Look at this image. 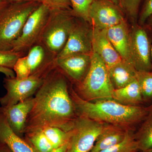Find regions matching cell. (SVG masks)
<instances>
[{"instance_id": "obj_1", "label": "cell", "mask_w": 152, "mask_h": 152, "mask_svg": "<svg viewBox=\"0 0 152 152\" xmlns=\"http://www.w3.org/2000/svg\"><path fill=\"white\" fill-rule=\"evenodd\" d=\"M69 90L67 77L56 66L35 94L24 134L47 126L69 132L79 116Z\"/></svg>"}, {"instance_id": "obj_2", "label": "cell", "mask_w": 152, "mask_h": 152, "mask_svg": "<svg viewBox=\"0 0 152 152\" xmlns=\"http://www.w3.org/2000/svg\"><path fill=\"white\" fill-rule=\"evenodd\" d=\"M70 94L77 113L95 121L132 129L148 113V107L123 104L113 99L89 102L81 98L72 87Z\"/></svg>"}, {"instance_id": "obj_3", "label": "cell", "mask_w": 152, "mask_h": 152, "mask_svg": "<svg viewBox=\"0 0 152 152\" xmlns=\"http://www.w3.org/2000/svg\"><path fill=\"white\" fill-rule=\"evenodd\" d=\"M41 3H10L0 12V50H11L14 42L21 34L28 18Z\"/></svg>"}, {"instance_id": "obj_4", "label": "cell", "mask_w": 152, "mask_h": 152, "mask_svg": "<svg viewBox=\"0 0 152 152\" xmlns=\"http://www.w3.org/2000/svg\"><path fill=\"white\" fill-rule=\"evenodd\" d=\"M91 65L86 77L76 85V92L82 99L89 102L112 99L114 88L108 69L96 53L91 54Z\"/></svg>"}, {"instance_id": "obj_5", "label": "cell", "mask_w": 152, "mask_h": 152, "mask_svg": "<svg viewBox=\"0 0 152 152\" xmlns=\"http://www.w3.org/2000/svg\"><path fill=\"white\" fill-rule=\"evenodd\" d=\"M76 18L72 10H50L38 42L55 58L65 46Z\"/></svg>"}, {"instance_id": "obj_6", "label": "cell", "mask_w": 152, "mask_h": 152, "mask_svg": "<svg viewBox=\"0 0 152 152\" xmlns=\"http://www.w3.org/2000/svg\"><path fill=\"white\" fill-rule=\"evenodd\" d=\"M55 59L26 78L19 80L16 77H6L4 80V86L7 93L0 98L1 107H9L33 96L56 66Z\"/></svg>"}, {"instance_id": "obj_7", "label": "cell", "mask_w": 152, "mask_h": 152, "mask_svg": "<svg viewBox=\"0 0 152 152\" xmlns=\"http://www.w3.org/2000/svg\"><path fill=\"white\" fill-rule=\"evenodd\" d=\"M106 124L79 115L69 134L67 152H90Z\"/></svg>"}, {"instance_id": "obj_8", "label": "cell", "mask_w": 152, "mask_h": 152, "mask_svg": "<svg viewBox=\"0 0 152 152\" xmlns=\"http://www.w3.org/2000/svg\"><path fill=\"white\" fill-rule=\"evenodd\" d=\"M50 12L48 7L41 3L28 18L21 34L14 42L11 50L26 56L31 48L39 42Z\"/></svg>"}, {"instance_id": "obj_9", "label": "cell", "mask_w": 152, "mask_h": 152, "mask_svg": "<svg viewBox=\"0 0 152 152\" xmlns=\"http://www.w3.org/2000/svg\"><path fill=\"white\" fill-rule=\"evenodd\" d=\"M151 48L145 29L134 24L130 30V50L133 65L137 71H152Z\"/></svg>"}, {"instance_id": "obj_10", "label": "cell", "mask_w": 152, "mask_h": 152, "mask_svg": "<svg viewBox=\"0 0 152 152\" xmlns=\"http://www.w3.org/2000/svg\"><path fill=\"white\" fill-rule=\"evenodd\" d=\"M92 36L91 25L83 19L76 18L65 46L57 58L75 54L91 53Z\"/></svg>"}, {"instance_id": "obj_11", "label": "cell", "mask_w": 152, "mask_h": 152, "mask_svg": "<svg viewBox=\"0 0 152 152\" xmlns=\"http://www.w3.org/2000/svg\"><path fill=\"white\" fill-rule=\"evenodd\" d=\"M124 12L119 6L106 0H94L89 18L92 27L107 30L125 20Z\"/></svg>"}, {"instance_id": "obj_12", "label": "cell", "mask_w": 152, "mask_h": 152, "mask_svg": "<svg viewBox=\"0 0 152 152\" xmlns=\"http://www.w3.org/2000/svg\"><path fill=\"white\" fill-rule=\"evenodd\" d=\"M91 54L77 53L62 58H57L55 63L57 67L69 78L76 85L83 81L91 65Z\"/></svg>"}, {"instance_id": "obj_13", "label": "cell", "mask_w": 152, "mask_h": 152, "mask_svg": "<svg viewBox=\"0 0 152 152\" xmlns=\"http://www.w3.org/2000/svg\"><path fill=\"white\" fill-rule=\"evenodd\" d=\"M33 104L32 96L9 107H0L11 129L20 137L24 134L27 118Z\"/></svg>"}, {"instance_id": "obj_14", "label": "cell", "mask_w": 152, "mask_h": 152, "mask_svg": "<svg viewBox=\"0 0 152 152\" xmlns=\"http://www.w3.org/2000/svg\"><path fill=\"white\" fill-rule=\"evenodd\" d=\"M92 52L100 57L107 68L122 60L108 38L107 30L93 27Z\"/></svg>"}, {"instance_id": "obj_15", "label": "cell", "mask_w": 152, "mask_h": 152, "mask_svg": "<svg viewBox=\"0 0 152 152\" xmlns=\"http://www.w3.org/2000/svg\"><path fill=\"white\" fill-rule=\"evenodd\" d=\"M107 34L122 60L133 65L130 50V30L126 21L125 20L119 24L109 28L107 30Z\"/></svg>"}, {"instance_id": "obj_16", "label": "cell", "mask_w": 152, "mask_h": 152, "mask_svg": "<svg viewBox=\"0 0 152 152\" xmlns=\"http://www.w3.org/2000/svg\"><path fill=\"white\" fill-rule=\"evenodd\" d=\"M0 144L6 145L12 152H36L29 144L12 130L1 108Z\"/></svg>"}, {"instance_id": "obj_17", "label": "cell", "mask_w": 152, "mask_h": 152, "mask_svg": "<svg viewBox=\"0 0 152 152\" xmlns=\"http://www.w3.org/2000/svg\"><path fill=\"white\" fill-rule=\"evenodd\" d=\"M128 129L117 125L106 124L90 152H99L120 142L124 138Z\"/></svg>"}, {"instance_id": "obj_18", "label": "cell", "mask_w": 152, "mask_h": 152, "mask_svg": "<svg viewBox=\"0 0 152 152\" xmlns=\"http://www.w3.org/2000/svg\"><path fill=\"white\" fill-rule=\"evenodd\" d=\"M108 69L114 89L124 87L136 80L137 70L132 64L124 60H122Z\"/></svg>"}, {"instance_id": "obj_19", "label": "cell", "mask_w": 152, "mask_h": 152, "mask_svg": "<svg viewBox=\"0 0 152 152\" xmlns=\"http://www.w3.org/2000/svg\"><path fill=\"white\" fill-rule=\"evenodd\" d=\"M112 99L128 106H142L144 103L137 79L124 87L114 89Z\"/></svg>"}, {"instance_id": "obj_20", "label": "cell", "mask_w": 152, "mask_h": 152, "mask_svg": "<svg viewBox=\"0 0 152 152\" xmlns=\"http://www.w3.org/2000/svg\"><path fill=\"white\" fill-rule=\"evenodd\" d=\"M26 56L31 75L56 59L39 42L31 48Z\"/></svg>"}, {"instance_id": "obj_21", "label": "cell", "mask_w": 152, "mask_h": 152, "mask_svg": "<svg viewBox=\"0 0 152 152\" xmlns=\"http://www.w3.org/2000/svg\"><path fill=\"white\" fill-rule=\"evenodd\" d=\"M148 113L134 134L140 152L152 148V106L148 107Z\"/></svg>"}, {"instance_id": "obj_22", "label": "cell", "mask_w": 152, "mask_h": 152, "mask_svg": "<svg viewBox=\"0 0 152 152\" xmlns=\"http://www.w3.org/2000/svg\"><path fill=\"white\" fill-rule=\"evenodd\" d=\"M24 134L36 152H50L54 149L42 130H34Z\"/></svg>"}, {"instance_id": "obj_23", "label": "cell", "mask_w": 152, "mask_h": 152, "mask_svg": "<svg viewBox=\"0 0 152 152\" xmlns=\"http://www.w3.org/2000/svg\"><path fill=\"white\" fill-rule=\"evenodd\" d=\"M138 145L132 129H127L124 140L107 149L99 152H139Z\"/></svg>"}, {"instance_id": "obj_24", "label": "cell", "mask_w": 152, "mask_h": 152, "mask_svg": "<svg viewBox=\"0 0 152 152\" xmlns=\"http://www.w3.org/2000/svg\"><path fill=\"white\" fill-rule=\"evenodd\" d=\"M136 79L140 86L144 103L151 102L152 71H137Z\"/></svg>"}, {"instance_id": "obj_25", "label": "cell", "mask_w": 152, "mask_h": 152, "mask_svg": "<svg viewBox=\"0 0 152 152\" xmlns=\"http://www.w3.org/2000/svg\"><path fill=\"white\" fill-rule=\"evenodd\" d=\"M42 129L54 149L59 148L68 141V133L59 128L47 126Z\"/></svg>"}, {"instance_id": "obj_26", "label": "cell", "mask_w": 152, "mask_h": 152, "mask_svg": "<svg viewBox=\"0 0 152 152\" xmlns=\"http://www.w3.org/2000/svg\"><path fill=\"white\" fill-rule=\"evenodd\" d=\"M94 0H69L70 2L72 13L90 23L89 13Z\"/></svg>"}, {"instance_id": "obj_27", "label": "cell", "mask_w": 152, "mask_h": 152, "mask_svg": "<svg viewBox=\"0 0 152 152\" xmlns=\"http://www.w3.org/2000/svg\"><path fill=\"white\" fill-rule=\"evenodd\" d=\"M24 56L20 53L12 50H0V67H5L13 69L15 64L20 57Z\"/></svg>"}, {"instance_id": "obj_28", "label": "cell", "mask_w": 152, "mask_h": 152, "mask_svg": "<svg viewBox=\"0 0 152 152\" xmlns=\"http://www.w3.org/2000/svg\"><path fill=\"white\" fill-rule=\"evenodd\" d=\"M141 1V0H121L119 7L128 16L136 21L138 15Z\"/></svg>"}, {"instance_id": "obj_29", "label": "cell", "mask_w": 152, "mask_h": 152, "mask_svg": "<svg viewBox=\"0 0 152 152\" xmlns=\"http://www.w3.org/2000/svg\"><path fill=\"white\" fill-rule=\"evenodd\" d=\"M13 70L15 74L16 77L19 80L26 78L31 75L26 56L20 57L18 59Z\"/></svg>"}, {"instance_id": "obj_30", "label": "cell", "mask_w": 152, "mask_h": 152, "mask_svg": "<svg viewBox=\"0 0 152 152\" xmlns=\"http://www.w3.org/2000/svg\"><path fill=\"white\" fill-rule=\"evenodd\" d=\"M42 4L50 10H72L69 0H41Z\"/></svg>"}, {"instance_id": "obj_31", "label": "cell", "mask_w": 152, "mask_h": 152, "mask_svg": "<svg viewBox=\"0 0 152 152\" xmlns=\"http://www.w3.org/2000/svg\"><path fill=\"white\" fill-rule=\"evenodd\" d=\"M152 15V0H145L140 13L139 25H144L147 20Z\"/></svg>"}, {"instance_id": "obj_32", "label": "cell", "mask_w": 152, "mask_h": 152, "mask_svg": "<svg viewBox=\"0 0 152 152\" xmlns=\"http://www.w3.org/2000/svg\"><path fill=\"white\" fill-rule=\"evenodd\" d=\"M0 72L4 74L6 77H15V74L12 69L5 67H0Z\"/></svg>"}, {"instance_id": "obj_33", "label": "cell", "mask_w": 152, "mask_h": 152, "mask_svg": "<svg viewBox=\"0 0 152 152\" xmlns=\"http://www.w3.org/2000/svg\"><path fill=\"white\" fill-rule=\"evenodd\" d=\"M68 147V141L62 146L54 149L50 152H67Z\"/></svg>"}, {"instance_id": "obj_34", "label": "cell", "mask_w": 152, "mask_h": 152, "mask_svg": "<svg viewBox=\"0 0 152 152\" xmlns=\"http://www.w3.org/2000/svg\"><path fill=\"white\" fill-rule=\"evenodd\" d=\"M10 2L8 0H0V12L8 5Z\"/></svg>"}, {"instance_id": "obj_35", "label": "cell", "mask_w": 152, "mask_h": 152, "mask_svg": "<svg viewBox=\"0 0 152 152\" xmlns=\"http://www.w3.org/2000/svg\"><path fill=\"white\" fill-rule=\"evenodd\" d=\"M146 23V27L147 28L152 31V15L147 20Z\"/></svg>"}, {"instance_id": "obj_36", "label": "cell", "mask_w": 152, "mask_h": 152, "mask_svg": "<svg viewBox=\"0 0 152 152\" xmlns=\"http://www.w3.org/2000/svg\"><path fill=\"white\" fill-rule=\"evenodd\" d=\"M0 152H12V151L6 145L0 144Z\"/></svg>"}, {"instance_id": "obj_37", "label": "cell", "mask_w": 152, "mask_h": 152, "mask_svg": "<svg viewBox=\"0 0 152 152\" xmlns=\"http://www.w3.org/2000/svg\"><path fill=\"white\" fill-rule=\"evenodd\" d=\"M10 3L19 2L24 1H37L42 3L41 0H8Z\"/></svg>"}, {"instance_id": "obj_38", "label": "cell", "mask_w": 152, "mask_h": 152, "mask_svg": "<svg viewBox=\"0 0 152 152\" xmlns=\"http://www.w3.org/2000/svg\"><path fill=\"white\" fill-rule=\"evenodd\" d=\"M106 1H109L119 6L121 0H106Z\"/></svg>"}, {"instance_id": "obj_39", "label": "cell", "mask_w": 152, "mask_h": 152, "mask_svg": "<svg viewBox=\"0 0 152 152\" xmlns=\"http://www.w3.org/2000/svg\"><path fill=\"white\" fill-rule=\"evenodd\" d=\"M140 152H152V148L150 149L147 150V151H141Z\"/></svg>"}, {"instance_id": "obj_40", "label": "cell", "mask_w": 152, "mask_h": 152, "mask_svg": "<svg viewBox=\"0 0 152 152\" xmlns=\"http://www.w3.org/2000/svg\"><path fill=\"white\" fill-rule=\"evenodd\" d=\"M151 59L152 60V45L151 46Z\"/></svg>"}, {"instance_id": "obj_41", "label": "cell", "mask_w": 152, "mask_h": 152, "mask_svg": "<svg viewBox=\"0 0 152 152\" xmlns=\"http://www.w3.org/2000/svg\"><path fill=\"white\" fill-rule=\"evenodd\" d=\"M151 106H152V104H151Z\"/></svg>"}]
</instances>
